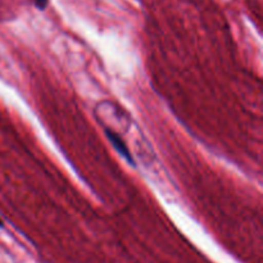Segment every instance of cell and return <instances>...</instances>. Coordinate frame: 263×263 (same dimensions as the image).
Instances as JSON below:
<instances>
[{"instance_id": "obj_2", "label": "cell", "mask_w": 263, "mask_h": 263, "mask_svg": "<svg viewBox=\"0 0 263 263\" xmlns=\"http://www.w3.org/2000/svg\"><path fill=\"white\" fill-rule=\"evenodd\" d=\"M31 2H32L33 5H35V7L40 10L45 9L49 4V0H31Z\"/></svg>"}, {"instance_id": "obj_3", "label": "cell", "mask_w": 263, "mask_h": 263, "mask_svg": "<svg viewBox=\"0 0 263 263\" xmlns=\"http://www.w3.org/2000/svg\"><path fill=\"white\" fill-rule=\"evenodd\" d=\"M3 226V222H2V220H0V228H2Z\"/></svg>"}, {"instance_id": "obj_1", "label": "cell", "mask_w": 263, "mask_h": 263, "mask_svg": "<svg viewBox=\"0 0 263 263\" xmlns=\"http://www.w3.org/2000/svg\"><path fill=\"white\" fill-rule=\"evenodd\" d=\"M105 136L108 138V140L112 143L113 148L116 149V151L118 152V153L121 154V156L123 157V158L126 159V161L128 162L130 164H135V159L133 158V156H131L130 153V149L127 148V145H126L125 140L122 139V136L120 135V134H117L116 131H113L112 128H105Z\"/></svg>"}]
</instances>
